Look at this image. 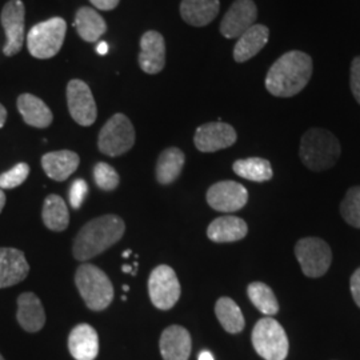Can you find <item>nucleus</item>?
Masks as SVG:
<instances>
[{"mask_svg": "<svg viewBox=\"0 0 360 360\" xmlns=\"http://www.w3.org/2000/svg\"><path fill=\"white\" fill-rule=\"evenodd\" d=\"M312 70V59L306 52H285L271 65L266 89L276 98L295 96L309 84Z\"/></svg>", "mask_w": 360, "mask_h": 360, "instance_id": "obj_1", "label": "nucleus"}, {"mask_svg": "<svg viewBox=\"0 0 360 360\" xmlns=\"http://www.w3.org/2000/svg\"><path fill=\"white\" fill-rule=\"evenodd\" d=\"M126 231L123 219L117 215H104L92 219L77 232L72 254L79 262H86L117 243Z\"/></svg>", "mask_w": 360, "mask_h": 360, "instance_id": "obj_2", "label": "nucleus"}, {"mask_svg": "<svg viewBox=\"0 0 360 360\" xmlns=\"http://www.w3.org/2000/svg\"><path fill=\"white\" fill-rule=\"evenodd\" d=\"M340 143L333 132L311 129L302 136L299 156L306 167L322 172L336 165L340 156Z\"/></svg>", "mask_w": 360, "mask_h": 360, "instance_id": "obj_3", "label": "nucleus"}, {"mask_svg": "<svg viewBox=\"0 0 360 360\" xmlns=\"http://www.w3.org/2000/svg\"><path fill=\"white\" fill-rule=\"evenodd\" d=\"M75 284L86 306L92 311H103L114 300V285L104 271L84 263L77 270Z\"/></svg>", "mask_w": 360, "mask_h": 360, "instance_id": "obj_4", "label": "nucleus"}, {"mask_svg": "<svg viewBox=\"0 0 360 360\" xmlns=\"http://www.w3.org/2000/svg\"><path fill=\"white\" fill-rule=\"evenodd\" d=\"M67 31L62 18H51L32 27L27 35V47L37 59H50L60 51Z\"/></svg>", "mask_w": 360, "mask_h": 360, "instance_id": "obj_5", "label": "nucleus"}, {"mask_svg": "<svg viewBox=\"0 0 360 360\" xmlns=\"http://www.w3.org/2000/svg\"><path fill=\"white\" fill-rule=\"evenodd\" d=\"M252 345L264 360H284L288 355V338L282 324L272 318H263L252 330Z\"/></svg>", "mask_w": 360, "mask_h": 360, "instance_id": "obj_6", "label": "nucleus"}, {"mask_svg": "<svg viewBox=\"0 0 360 360\" xmlns=\"http://www.w3.org/2000/svg\"><path fill=\"white\" fill-rule=\"evenodd\" d=\"M135 144V129L129 117L115 114L107 120L99 134V150L107 156H120L129 153Z\"/></svg>", "mask_w": 360, "mask_h": 360, "instance_id": "obj_7", "label": "nucleus"}, {"mask_svg": "<svg viewBox=\"0 0 360 360\" xmlns=\"http://www.w3.org/2000/svg\"><path fill=\"white\" fill-rule=\"evenodd\" d=\"M295 255L302 271L309 278H321L331 266L333 252L321 238H303L295 245Z\"/></svg>", "mask_w": 360, "mask_h": 360, "instance_id": "obj_8", "label": "nucleus"}, {"mask_svg": "<svg viewBox=\"0 0 360 360\" xmlns=\"http://www.w3.org/2000/svg\"><path fill=\"white\" fill-rule=\"evenodd\" d=\"M148 294L156 309L162 311L172 309L181 294L179 279L175 271L166 264L155 267L148 279Z\"/></svg>", "mask_w": 360, "mask_h": 360, "instance_id": "obj_9", "label": "nucleus"}, {"mask_svg": "<svg viewBox=\"0 0 360 360\" xmlns=\"http://www.w3.org/2000/svg\"><path fill=\"white\" fill-rule=\"evenodd\" d=\"M25 15L26 8L22 0H10L1 10V26L7 43L3 49L6 56H13L22 51L25 44Z\"/></svg>", "mask_w": 360, "mask_h": 360, "instance_id": "obj_10", "label": "nucleus"}, {"mask_svg": "<svg viewBox=\"0 0 360 360\" xmlns=\"http://www.w3.org/2000/svg\"><path fill=\"white\" fill-rule=\"evenodd\" d=\"M67 104L70 114L77 124L89 127L95 123L98 116V108L90 87L84 82L74 79L68 83Z\"/></svg>", "mask_w": 360, "mask_h": 360, "instance_id": "obj_11", "label": "nucleus"}, {"mask_svg": "<svg viewBox=\"0 0 360 360\" xmlns=\"http://www.w3.org/2000/svg\"><path fill=\"white\" fill-rule=\"evenodd\" d=\"M248 193L245 186L233 181L224 180L215 183L207 191V203L219 212H235L247 205Z\"/></svg>", "mask_w": 360, "mask_h": 360, "instance_id": "obj_12", "label": "nucleus"}, {"mask_svg": "<svg viewBox=\"0 0 360 360\" xmlns=\"http://www.w3.org/2000/svg\"><path fill=\"white\" fill-rule=\"evenodd\" d=\"M257 4L252 0H235L220 23V34L227 39L239 38L255 25Z\"/></svg>", "mask_w": 360, "mask_h": 360, "instance_id": "obj_13", "label": "nucleus"}, {"mask_svg": "<svg viewBox=\"0 0 360 360\" xmlns=\"http://www.w3.org/2000/svg\"><path fill=\"white\" fill-rule=\"evenodd\" d=\"M236 139L238 135L232 126L223 122H214L198 127L193 143L200 153H217L231 147Z\"/></svg>", "mask_w": 360, "mask_h": 360, "instance_id": "obj_14", "label": "nucleus"}, {"mask_svg": "<svg viewBox=\"0 0 360 360\" xmlns=\"http://www.w3.org/2000/svg\"><path fill=\"white\" fill-rule=\"evenodd\" d=\"M166 65V41L158 31H148L141 39L139 65L146 74L155 75Z\"/></svg>", "mask_w": 360, "mask_h": 360, "instance_id": "obj_15", "label": "nucleus"}, {"mask_svg": "<svg viewBox=\"0 0 360 360\" xmlns=\"http://www.w3.org/2000/svg\"><path fill=\"white\" fill-rule=\"evenodd\" d=\"M30 272L23 251L0 247V288H7L23 282Z\"/></svg>", "mask_w": 360, "mask_h": 360, "instance_id": "obj_16", "label": "nucleus"}, {"mask_svg": "<svg viewBox=\"0 0 360 360\" xmlns=\"http://www.w3.org/2000/svg\"><path fill=\"white\" fill-rule=\"evenodd\" d=\"M163 360H188L191 355V335L181 326H169L160 336L159 342Z\"/></svg>", "mask_w": 360, "mask_h": 360, "instance_id": "obj_17", "label": "nucleus"}, {"mask_svg": "<svg viewBox=\"0 0 360 360\" xmlns=\"http://www.w3.org/2000/svg\"><path fill=\"white\" fill-rule=\"evenodd\" d=\"M68 349L77 360H95L99 354V336L90 324H79L68 336Z\"/></svg>", "mask_w": 360, "mask_h": 360, "instance_id": "obj_18", "label": "nucleus"}, {"mask_svg": "<svg viewBox=\"0 0 360 360\" xmlns=\"http://www.w3.org/2000/svg\"><path fill=\"white\" fill-rule=\"evenodd\" d=\"M270 39V30L264 25H254L243 32L235 44L233 59L236 63H245L257 56Z\"/></svg>", "mask_w": 360, "mask_h": 360, "instance_id": "obj_19", "label": "nucleus"}, {"mask_svg": "<svg viewBox=\"0 0 360 360\" xmlns=\"http://www.w3.org/2000/svg\"><path fill=\"white\" fill-rule=\"evenodd\" d=\"M16 319L27 333H38L46 324V312L38 296L25 292L18 297Z\"/></svg>", "mask_w": 360, "mask_h": 360, "instance_id": "obj_20", "label": "nucleus"}, {"mask_svg": "<svg viewBox=\"0 0 360 360\" xmlns=\"http://www.w3.org/2000/svg\"><path fill=\"white\" fill-rule=\"evenodd\" d=\"M80 158L77 153L62 150L43 155L41 167L46 175L56 181H65L68 179L79 167Z\"/></svg>", "mask_w": 360, "mask_h": 360, "instance_id": "obj_21", "label": "nucleus"}, {"mask_svg": "<svg viewBox=\"0 0 360 360\" xmlns=\"http://www.w3.org/2000/svg\"><path fill=\"white\" fill-rule=\"evenodd\" d=\"M248 227L243 219L238 217H221L215 219L207 229V236L215 243H230L245 239Z\"/></svg>", "mask_w": 360, "mask_h": 360, "instance_id": "obj_22", "label": "nucleus"}, {"mask_svg": "<svg viewBox=\"0 0 360 360\" xmlns=\"http://www.w3.org/2000/svg\"><path fill=\"white\" fill-rule=\"evenodd\" d=\"M220 10L219 0H181L180 15L183 20L193 27L210 25Z\"/></svg>", "mask_w": 360, "mask_h": 360, "instance_id": "obj_23", "label": "nucleus"}, {"mask_svg": "<svg viewBox=\"0 0 360 360\" xmlns=\"http://www.w3.org/2000/svg\"><path fill=\"white\" fill-rule=\"evenodd\" d=\"M18 110L23 120L31 127L47 129L53 119L49 105L31 94H23L18 98Z\"/></svg>", "mask_w": 360, "mask_h": 360, "instance_id": "obj_24", "label": "nucleus"}, {"mask_svg": "<svg viewBox=\"0 0 360 360\" xmlns=\"http://www.w3.org/2000/svg\"><path fill=\"white\" fill-rule=\"evenodd\" d=\"M75 27L79 37L86 41H98L107 31V25L101 13L91 7H82L75 16Z\"/></svg>", "mask_w": 360, "mask_h": 360, "instance_id": "obj_25", "label": "nucleus"}, {"mask_svg": "<svg viewBox=\"0 0 360 360\" xmlns=\"http://www.w3.org/2000/svg\"><path fill=\"white\" fill-rule=\"evenodd\" d=\"M184 162H186V156L179 148L171 147L165 150L159 156L156 163L155 172H156L158 181L165 186L175 181L179 178Z\"/></svg>", "mask_w": 360, "mask_h": 360, "instance_id": "obj_26", "label": "nucleus"}, {"mask_svg": "<svg viewBox=\"0 0 360 360\" xmlns=\"http://www.w3.org/2000/svg\"><path fill=\"white\" fill-rule=\"evenodd\" d=\"M41 218L44 226L49 230L56 232L65 231L70 223V214L63 198L55 193L49 195L43 205Z\"/></svg>", "mask_w": 360, "mask_h": 360, "instance_id": "obj_27", "label": "nucleus"}, {"mask_svg": "<svg viewBox=\"0 0 360 360\" xmlns=\"http://www.w3.org/2000/svg\"><path fill=\"white\" fill-rule=\"evenodd\" d=\"M215 314L221 327L230 334H239L243 331L245 316L239 306L231 297H220L215 304Z\"/></svg>", "mask_w": 360, "mask_h": 360, "instance_id": "obj_28", "label": "nucleus"}, {"mask_svg": "<svg viewBox=\"0 0 360 360\" xmlns=\"http://www.w3.org/2000/svg\"><path fill=\"white\" fill-rule=\"evenodd\" d=\"M232 169L238 176L257 183L267 181L274 175L270 162L263 158L239 159L233 163Z\"/></svg>", "mask_w": 360, "mask_h": 360, "instance_id": "obj_29", "label": "nucleus"}, {"mask_svg": "<svg viewBox=\"0 0 360 360\" xmlns=\"http://www.w3.org/2000/svg\"><path fill=\"white\" fill-rule=\"evenodd\" d=\"M247 294L251 300V303L257 307L262 314L272 316L279 312V303L278 299L266 283L254 282L250 284L247 288Z\"/></svg>", "mask_w": 360, "mask_h": 360, "instance_id": "obj_30", "label": "nucleus"}, {"mask_svg": "<svg viewBox=\"0 0 360 360\" xmlns=\"http://www.w3.org/2000/svg\"><path fill=\"white\" fill-rule=\"evenodd\" d=\"M340 214L349 226L360 229V186L348 190L340 205Z\"/></svg>", "mask_w": 360, "mask_h": 360, "instance_id": "obj_31", "label": "nucleus"}, {"mask_svg": "<svg viewBox=\"0 0 360 360\" xmlns=\"http://www.w3.org/2000/svg\"><path fill=\"white\" fill-rule=\"evenodd\" d=\"M94 179L96 186L103 191H114L119 186L120 178L116 172L115 168L107 163H96L94 167Z\"/></svg>", "mask_w": 360, "mask_h": 360, "instance_id": "obj_32", "label": "nucleus"}, {"mask_svg": "<svg viewBox=\"0 0 360 360\" xmlns=\"http://www.w3.org/2000/svg\"><path fill=\"white\" fill-rule=\"evenodd\" d=\"M30 175V166L27 163H18L15 167L0 175V190H11L22 186Z\"/></svg>", "mask_w": 360, "mask_h": 360, "instance_id": "obj_33", "label": "nucleus"}, {"mask_svg": "<svg viewBox=\"0 0 360 360\" xmlns=\"http://www.w3.org/2000/svg\"><path fill=\"white\" fill-rule=\"evenodd\" d=\"M68 193H68V198H70V205H71V207L74 210L80 208L82 205H83V202H84V199H86V196H87V193H89V186H87L86 180H75L72 183V186L70 187Z\"/></svg>", "mask_w": 360, "mask_h": 360, "instance_id": "obj_34", "label": "nucleus"}, {"mask_svg": "<svg viewBox=\"0 0 360 360\" xmlns=\"http://www.w3.org/2000/svg\"><path fill=\"white\" fill-rule=\"evenodd\" d=\"M349 86H351V91L354 94V98L360 104V56H356L351 63Z\"/></svg>", "mask_w": 360, "mask_h": 360, "instance_id": "obj_35", "label": "nucleus"}, {"mask_svg": "<svg viewBox=\"0 0 360 360\" xmlns=\"http://www.w3.org/2000/svg\"><path fill=\"white\" fill-rule=\"evenodd\" d=\"M349 287H351V294H352V297H354L356 306L360 307V269L352 274Z\"/></svg>", "mask_w": 360, "mask_h": 360, "instance_id": "obj_36", "label": "nucleus"}, {"mask_svg": "<svg viewBox=\"0 0 360 360\" xmlns=\"http://www.w3.org/2000/svg\"><path fill=\"white\" fill-rule=\"evenodd\" d=\"M90 1L91 4H92L94 7H96L98 10L110 11V10H114V8H115L120 0H90Z\"/></svg>", "mask_w": 360, "mask_h": 360, "instance_id": "obj_37", "label": "nucleus"}, {"mask_svg": "<svg viewBox=\"0 0 360 360\" xmlns=\"http://www.w3.org/2000/svg\"><path fill=\"white\" fill-rule=\"evenodd\" d=\"M7 120V110L4 108V105L0 103V129L6 124Z\"/></svg>", "mask_w": 360, "mask_h": 360, "instance_id": "obj_38", "label": "nucleus"}, {"mask_svg": "<svg viewBox=\"0 0 360 360\" xmlns=\"http://www.w3.org/2000/svg\"><path fill=\"white\" fill-rule=\"evenodd\" d=\"M96 51L99 55H105L108 52V44L105 41H99V44L96 47Z\"/></svg>", "mask_w": 360, "mask_h": 360, "instance_id": "obj_39", "label": "nucleus"}, {"mask_svg": "<svg viewBox=\"0 0 360 360\" xmlns=\"http://www.w3.org/2000/svg\"><path fill=\"white\" fill-rule=\"evenodd\" d=\"M198 360H215L214 359V356H212V354L211 352H208V351H202L200 354H199V358Z\"/></svg>", "mask_w": 360, "mask_h": 360, "instance_id": "obj_40", "label": "nucleus"}, {"mask_svg": "<svg viewBox=\"0 0 360 360\" xmlns=\"http://www.w3.org/2000/svg\"><path fill=\"white\" fill-rule=\"evenodd\" d=\"M4 206H6V193H3V190H0V212L3 211Z\"/></svg>", "mask_w": 360, "mask_h": 360, "instance_id": "obj_41", "label": "nucleus"}, {"mask_svg": "<svg viewBox=\"0 0 360 360\" xmlns=\"http://www.w3.org/2000/svg\"><path fill=\"white\" fill-rule=\"evenodd\" d=\"M131 252H132V251H131V250H127V251H126V252H124V254H123V257H129V254H131Z\"/></svg>", "mask_w": 360, "mask_h": 360, "instance_id": "obj_42", "label": "nucleus"}, {"mask_svg": "<svg viewBox=\"0 0 360 360\" xmlns=\"http://www.w3.org/2000/svg\"><path fill=\"white\" fill-rule=\"evenodd\" d=\"M129 285H124V291H126V292H127V291H129Z\"/></svg>", "mask_w": 360, "mask_h": 360, "instance_id": "obj_43", "label": "nucleus"}, {"mask_svg": "<svg viewBox=\"0 0 360 360\" xmlns=\"http://www.w3.org/2000/svg\"><path fill=\"white\" fill-rule=\"evenodd\" d=\"M0 360H4V358H3V356H1V355H0Z\"/></svg>", "mask_w": 360, "mask_h": 360, "instance_id": "obj_44", "label": "nucleus"}]
</instances>
